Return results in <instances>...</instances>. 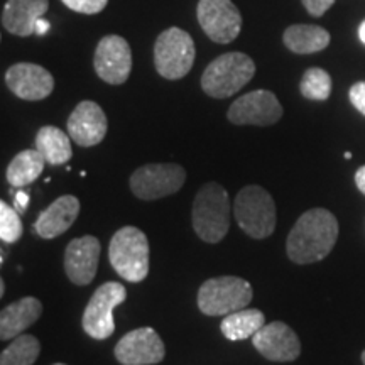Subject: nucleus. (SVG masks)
<instances>
[{
    "mask_svg": "<svg viewBox=\"0 0 365 365\" xmlns=\"http://www.w3.org/2000/svg\"><path fill=\"white\" fill-rule=\"evenodd\" d=\"M46 159L38 149H27L17 154L7 166L6 178L12 188H24L41 176Z\"/></svg>",
    "mask_w": 365,
    "mask_h": 365,
    "instance_id": "nucleus-23",
    "label": "nucleus"
},
{
    "mask_svg": "<svg viewBox=\"0 0 365 365\" xmlns=\"http://www.w3.org/2000/svg\"><path fill=\"white\" fill-rule=\"evenodd\" d=\"M49 31V22L44 19V17H41V19L36 22V34L38 36H43Z\"/></svg>",
    "mask_w": 365,
    "mask_h": 365,
    "instance_id": "nucleus-33",
    "label": "nucleus"
},
{
    "mask_svg": "<svg viewBox=\"0 0 365 365\" xmlns=\"http://www.w3.org/2000/svg\"><path fill=\"white\" fill-rule=\"evenodd\" d=\"M93 66L98 78L108 85H122L129 80L132 70L130 46L122 36L110 34L98 41Z\"/></svg>",
    "mask_w": 365,
    "mask_h": 365,
    "instance_id": "nucleus-12",
    "label": "nucleus"
},
{
    "mask_svg": "<svg viewBox=\"0 0 365 365\" xmlns=\"http://www.w3.org/2000/svg\"><path fill=\"white\" fill-rule=\"evenodd\" d=\"M339 239V222L325 208H312L303 213L291 228L286 240L287 257L294 264L323 261Z\"/></svg>",
    "mask_w": 365,
    "mask_h": 365,
    "instance_id": "nucleus-1",
    "label": "nucleus"
},
{
    "mask_svg": "<svg viewBox=\"0 0 365 365\" xmlns=\"http://www.w3.org/2000/svg\"><path fill=\"white\" fill-rule=\"evenodd\" d=\"M54 365H65V364H54Z\"/></svg>",
    "mask_w": 365,
    "mask_h": 365,
    "instance_id": "nucleus-38",
    "label": "nucleus"
},
{
    "mask_svg": "<svg viewBox=\"0 0 365 365\" xmlns=\"http://www.w3.org/2000/svg\"><path fill=\"white\" fill-rule=\"evenodd\" d=\"M255 75V63L247 54L225 53L207 66L202 88L212 98H228L244 88Z\"/></svg>",
    "mask_w": 365,
    "mask_h": 365,
    "instance_id": "nucleus-3",
    "label": "nucleus"
},
{
    "mask_svg": "<svg viewBox=\"0 0 365 365\" xmlns=\"http://www.w3.org/2000/svg\"><path fill=\"white\" fill-rule=\"evenodd\" d=\"M252 344L264 359L272 362H293L299 357L301 344L298 335L282 322L264 325L252 336Z\"/></svg>",
    "mask_w": 365,
    "mask_h": 365,
    "instance_id": "nucleus-15",
    "label": "nucleus"
},
{
    "mask_svg": "<svg viewBox=\"0 0 365 365\" xmlns=\"http://www.w3.org/2000/svg\"><path fill=\"white\" fill-rule=\"evenodd\" d=\"M80 213V200L73 195L59 196L44 212L39 213L34 223L36 234L43 239H54L65 234Z\"/></svg>",
    "mask_w": 365,
    "mask_h": 365,
    "instance_id": "nucleus-19",
    "label": "nucleus"
},
{
    "mask_svg": "<svg viewBox=\"0 0 365 365\" xmlns=\"http://www.w3.org/2000/svg\"><path fill=\"white\" fill-rule=\"evenodd\" d=\"M196 235L208 244H217L227 235L230 227L228 193L218 182H207L196 193L191 210Z\"/></svg>",
    "mask_w": 365,
    "mask_h": 365,
    "instance_id": "nucleus-2",
    "label": "nucleus"
},
{
    "mask_svg": "<svg viewBox=\"0 0 365 365\" xmlns=\"http://www.w3.org/2000/svg\"><path fill=\"white\" fill-rule=\"evenodd\" d=\"M27 205H29V193H27V191H22L19 188V191H17L16 196H14V208H16L17 212H19L22 215V213H24L27 210Z\"/></svg>",
    "mask_w": 365,
    "mask_h": 365,
    "instance_id": "nucleus-31",
    "label": "nucleus"
},
{
    "mask_svg": "<svg viewBox=\"0 0 365 365\" xmlns=\"http://www.w3.org/2000/svg\"><path fill=\"white\" fill-rule=\"evenodd\" d=\"M362 362H364V365H365V350L362 352Z\"/></svg>",
    "mask_w": 365,
    "mask_h": 365,
    "instance_id": "nucleus-37",
    "label": "nucleus"
},
{
    "mask_svg": "<svg viewBox=\"0 0 365 365\" xmlns=\"http://www.w3.org/2000/svg\"><path fill=\"white\" fill-rule=\"evenodd\" d=\"M100 240L93 235L73 239L65 250V271L76 286H88L97 276L100 261Z\"/></svg>",
    "mask_w": 365,
    "mask_h": 365,
    "instance_id": "nucleus-16",
    "label": "nucleus"
},
{
    "mask_svg": "<svg viewBox=\"0 0 365 365\" xmlns=\"http://www.w3.org/2000/svg\"><path fill=\"white\" fill-rule=\"evenodd\" d=\"M22 235V222L19 212L0 202V239L6 244H16Z\"/></svg>",
    "mask_w": 365,
    "mask_h": 365,
    "instance_id": "nucleus-27",
    "label": "nucleus"
},
{
    "mask_svg": "<svg viewBox=\"0 0 365 365\" xmlns=\"http://www.w3.org/2000/svg\"><path fill=\"white\" fill-rule=\"evenodd\" d=\"M299 90L304 98L323 102L331 95V76L323 68H309L301 78Z\"/></svg>",
    "mask_w": 365,
    "mask_h": 365,
    "instance_id": "nucleus-26",
    "label": "nucleus"
},
{
    "mask_svg": "<svg viewBox=\"0 0 365 365\" xmlns=\"http://www.w3.org/2000/svg\"><path fill=\"white\" fill-rule=\"evenodd\" d=\"M301 2L308 14H312L313 17H322L335 4V0H301Z\"/></svg>",
    "mask_w": 365,
    "mask_h": 365,
    "instance_id": "nucleus-30",
    "label": "nucleus"
},
{
    "mask_svg": "<svg viewBox=\"0 0 365 365\" xmlns=\"http://www.w3.org/2000/svg\"><path fill=\"white\" fill-rule=\"evenodd\" d=\"M350 102L357 110L365 115V81H359V83L352 85V88L349 91Z\"/></svg>",
    "mask_w": 365,
    "mask_h": 365,
    "instance_id": "nucleus-29",
    "label": "nucleus"
},
{
    "mask_svg": "<svg viewBox=\"0 0 365 365\" xmlns=\"http://www.w3.org/2000/svg\"><path fill=\"white\" fill-rule=\"evenodd\" d=\"M330 33L319 26L294 24L289 26L282 34L286 48L296 54L319 53L330 44Z\"/></svg>",
    "mask_w": 365,
    "mask_h": 365,
    "instance_id": "nucleus-21",
    "label": "nucleus"
},
{
    "mask_svg": "<svg viewBox=\"0 0 365 365\" xmlns=\"http://www.w3.org/2000/svg\"><path fill=\"white\" fill-rule=\"evenodd\" d=\"M228 120L235 125H274L281 120L282 105L269 90H254L242 95L230 105Z\"/></svg>",
    "mask_w": 365,
    "mask_h": 365,
    "instance_id": "nucleus-11",
    "label": "nucleus"
},
{
    "mask_svg": "<svg viewBox=\"0 0 365 365\" xmlns=\"http://www.w3.org/2000/svg\"><path fill=\"white\" fill-rule=\"evenodd\" d=\"M359 38L365 44V19L362 21V24H360V27H359Z\"/></svg>",
    "mask_w": 365,
    "mask_h": 365,
    "instance_id": "nucleus-34",
    "label": "nucleus"
},
{
    "mask_svg": "<svg viewBox=\"0 0 365 365\" xmlns=\"http://www.w3.org/2000/svg\"><path fill=\"white\" fill-rule=\"evenodd\" d=\"M113 354L122 365H154L164 359L166 349L154 328L143 327L122 336Z\"/></svg>",
    "mask_w": 365,
    "mask_h": 365,
    "instance_id": "nucleus-13",
    "label": "nucleus"
},
{
    "mask_svg": "<svg viewBox=\"0 0 365 365\" xmlns=\"http://www.w3.org/2000/svg\"><path fill=\"white\" fill-rule=\"evenodd\" d=\"M185 180L186 173L180 164H145L132 173L130 190L139 200L153 202L178 193Z\"/></svg>",
    "mask_w": 365,
    "mask_h": 365,
    "instance_id": "nucleus-9",
    "label": "nucleus"
},
{
    "mask_svg": "<svg viewBox=\"0 0 365 365\" xmlns=\"http://www.w3.org/2000/svg\"><path fill=\"white\" fill-rule=\"evenodd\" d=\"M345 159H352V154H350V153H345Z\"/></svg>",
    "mask_w": 365,
    "mask_h": 365,
    "instance_id": "nucleus-36",
    "label": "nucleus"
},
{
    "mask_svg": "<svg viewBox=\"0 0 365 365\" xmlns=\"http://www.w3.org/2000/svg\"><path fill=\"white\" fill-rule=\"evenodd\" d=\"M7 88L21 100L38 102L54 90V78L46 68L34 63H16L6 73Z\"/></svg>",
    "mask_w": 365,
    "mask_h": 365,
    "instance_id": "nucleus-14",
    "label": "nucleus"
},
{
    "mask_svg": "<svg viewBox=\"0 0 365 365\" xmlns=\"http://www.w3.org/2000/svg\"><path fill=\"white\" fill-rule=\"evenodd\" d=\"M234 215L239 227L252 239H267L276 230V203L257 185L242 188L235 196Z\"/></svg>",
    "mask_w": 365,
    "mask_h": 365,
    "instance_id": "nucleus-5",
    "label": "nucleus"
},
{
    "mask_svg": "<svg viewBox=\"0 0 365 365\" xmlns=\"http://www.w3.org/2000/svg\"><path fill=\"white\" fill-rule=\"evenodd\" d=\"M43 313V304L38 298L26 296L9 304L0 313V339L14 340L38 322Z\"/></svg>",
    "mask_w": 365,
    "mask_h": 365,
    "instance_id": "nucleus-20",
    "label": "nucleus"
},
{
    "mask_svg": "<svg viewBox=\"0 0 365 365\" xmlns=\"http://www.w3.org/2000/svg\"><path fill=\"white\" fill-rule=\"evenodd\" d=\"M61 2L65 4L68 9H71L73 12L93 16V14L102 12L103 9L107 7L108 0H61Z\"/></svg>",
    "mask_w": 365,
    "mask_h": 365,
    "instance_id": "nucleus-28",
    "label": "nucleus"
},
{
    "mask_svg": "<svg viewBox=\"0 0 365 365\" xmlns=\"http://www.w3.org/2000/svg\"><path fill=\"white\" fill-rule=\"evenodd\" d=\"M252 296V286L242 277H212L200 286L198 308L207 317H227L247 308Z\"/></svg>",
    "mask_w": 365,
    "mask_h": 365,
    "instance_id": "nucleus-6",
    "label": "nucleus"
},
{
    "mask_svg": "<svg viewBox=\"0 0 365 365\" xmlns=\"http://www.w3.org/2000/svg\"><path fill=\"white\" fill-rule=\"evenodd\" d=\"M4 291H6V284H4V281H0V296H4Z\"/></svg>",
    "mask_w": 365,
    "mask_h": 365,
    "instance_id": "nucleus-35",
    "label": "nucleus"
},
{
    "mask_svg": "<svg viewBox=\"0 0 365 365\" xmlns=\"http://www.w3.org/2000/svg\"><path fill=\"white\" fill-rule=\"evenodd\" d=\"M266 325V314L261 309L244 308L239 312L227 314L222 322V333L227 340L239 341L252 339L261 328Z\"/></svg>",
    "mask_w": 365,
    "mask_h": 365,
    "instance_id": "nucleus-24",
    "label": "nucleus"
},
{
    "mask_svg": "<svg viewBox=\"0 0 365 365\" xmlns=\"http://www.w3.org/2000/svg\"><path fill=\"white\" fill-rule=\"evenodd\" d=\"M355 185H357L360 193L365 195V166H360L359 171L355 173Z\"/></svg>",
    "mask_w": 365,
    "mask_h": 365,
    "instance_id": "nucleus-32",
    "label": "nucleus"
},
{
    "mask_svg": "<svg viewBox=\"0 0 365 365\" xmlns=\"http://www.w3.org/2000/svg\"><path fill=\"white\" fill-rule=\"evenodd\" d=\"M112 267L122 279L140 282L149 274V242L137 227H122L113 234L108 247Z\"/></svg>",
    "mask_w": 365,
    "mask_h": 365,
    "instance_id": "nucleus-4",
    "label": "nucleus"
},
{
    "mask_svg": "<svg viewBox=\"0 0 365 365\" xmlns=\"http://www.w3.org/2000/svg\"><path fill=\"white\" fill-rule=\"evenodd\" d=\"M196 17L210 41L228 44L242 29V16L232 0H200Z\"/></svg>",
    "mask_w": 365,
    "mask_h": 365,
    "instance_id": "nucleus-10",
    "label": "nucleus"
},
{
    "mask_svg": "<svg viewBox=\"0 0 365 365\" xmlns=\"http://www.w3.org/2000/svg\"><path fill=\"white\" fill-rule=\"evenodd\" d=\"M49 9V0H7L2 12V26L14 36L36 34V22Z\"/></svg>",
    "mask_w": 365,
    "mask_h": 365,
    "instance_id": "nucleus-18",
    "label": "nucleus"
},
{
    "mask_svg": "<svg viewBox=\"0 0 365 365\" xmlns=\"http://www.w3.org/2000/svg\"><path fill=\"white\" fill-rule=\"evenodd\" d=\"M36 149L43 154L46 163L51 166L66 164L73 156L71 137L54 125L41 127L36 134Z\"/></svg>",
    "mask_w": 365,
    "mask_h": 365,
    "instance_id": "nucleus-22",
    "label": "nucleus"
},
{
    "mask_svg": "<svg viewBox=\"0 0 365 365\" xmlns=\"http://www.w3.org/2000/svg\"><path fill=\"white\" fill-rule=\"evenodd\" d=\"M39 352V340L33 335L22 333L0 355V365H33Z\"/></svg>",
    "mask_w": 365,
    "mask_h": 365,
    "instance_id": "nucleus-25",
    "label": "nucleus"
},
{
    "mask_svg": "<svg viewBox=\"0 0 365 365\" xmlns=\"http://www.w3.org/2000/svg\"><path fill=\"white\" fill-rule=\"evenodd\" d=\"M196 49L193 38L180 29L170 27L158 36L154 44V65L163 78L180 80L191 71Z\"/></svg>",
    "mask_w": 365,
    "mask_h": 365,
    "instance_id": "nucleus-7",
    "label": "nucleus"
},
{
    "mask_svg": "<svg viewBox=\"0 0 365 365\" xmlns=\"http://www.w3.org/2000/svg\"><path fill=\"white\" fill-rule=\"evenodd\" d=\"M127 299L124 284L115 281L105 282L95 291L83 313V330L95 340H105L115 331L113 309Z\"/></svg>",
    "mask_w": 365,
    "mask_h": 365,
    "instance_id": "nucleus-8",
    "label": "nucleus"
},
{
    "mask_svg": "<svg viewBox=\"0 0 365 365\" xmlns=\"http://www.w3.org/2000/svg\"><path fill=\"white\" fill-rule=\"evenodd\" d=\"M68 134L81 148H93L107 135V115L98 103L83 100L75 107L68 118Z\"/></svg>",
    "mask_w": 365,
    "mask_h": 365,
    "instance_id": "nucleus-17",
    "label": "nucleus"
}]
</instances>
